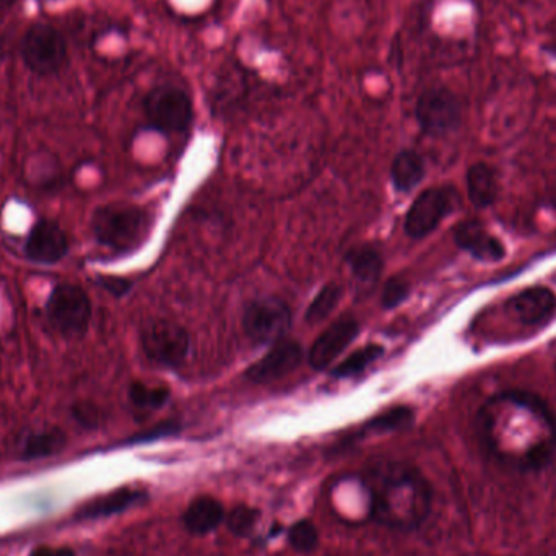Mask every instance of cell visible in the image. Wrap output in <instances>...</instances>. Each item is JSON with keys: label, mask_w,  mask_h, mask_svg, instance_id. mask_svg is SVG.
I'll list each match as a JSON object with an SVG mask.
<instances>
[{"label": "cell", "mask_w": 556, "mask_h": 556, "mask_svg": "<svg viewBox=\"0 0 556 556\" xmlns=\"http://www.w3.org/2000/svg\"><path fill=\"white\" fill-rule=\"evenodd\" d=\"M287 539L295 552L308 555L318 548L319 530L309 519H301L288 529Z\"/></svg>", "instance_id": "484cf974"}, {"label": "cell", "mask_w": 556, "mask_h": 556, "mask_svg": "<svg viewBox=\"0 0 556 556\" xmlns=\"http://www.w3.org/2000/svg\"><path fill=\"white\" fill-rule=\"evenodd\" d=\"M383 355L384 347H381V345H365V347H361L357 352H353L347 360L335 366L334 370H332V376L339 379L357 376V374L363 373L368 366L373 365L374 361H378L379 358L383 357Z\"/></svg>", "instance_id": "603a6c76"}, {"label": "cell", "mask_w": 556, "mask_h": 556, "mask_svg": "<svg viewBox=\"0 0 556 556\" xmlns=\"http://www.w3.org/2000/svg\"><path fill=\"white\" fill-rule=\"evenodd\" d=\"M459 196L449 186L430 187L413 200L405 217V233L413 239H423L438 228L439 223L456 209Z\"/></svg>", "instance_id": "30bf717a"}, {"label": "cell", "mask_w": 556, "mask_h": 556, "mask_svg": "<svg viewBox=\"0 0 556 556\" xmlns=\"http://www.w3.org/2000/svg\"><path fill=\"white\" fill-rule=\"evenodd\" d=\"M555 373H556V365H555Z\"/></svg>", "instance_id": "e575fe53"}, {"label": "cell", "mask_w": 556, "mask_h": 556, "mask_svg": "<svg viewBox=\"0 0 556 556\" xmlns=\"http://www.w3.org/2000/svg\"><path fill=\"white\" fill-rule=\"evenodd\" d=\"M292 311L278 298H261L244 309L243 329L257 345H274L287 337Z\"/></svg>", "instance_id": "52a82bcc"}, {"label": "cell", "mask_w": 556, "mask_h": 556, "mask_svg": "<svg viewBox=\"0 0 556 556\" xmlns=\"http://www.w3.org/2000/svg\"><path fill=\"white\" fill-rule=\"evenodd\" d=\"M261 519V511L248 504H238L226 513L225 522L236 537H249Z\"/></svg>", "instance_id": "4316f807"}, {"label": "cell", "mask_w": 556, "mask_h": 556, "mask_svg": "<svg viewBox=\"0 0 556 556\" xmlns=\"http://www.w3.org/2000/svg\"><path fill=\"white\" fill-rule=\"evenodd\" d=\"M46 318L54 331L66 339H80L92 322V300L80 285L57 283L44 306Z\"/></svg>", "instance_id": "277c9868"}, {"label": "cell", "mask_w": 556, "mask_h": 556, "mask_svg": "<svg viewBox=\"0 0 556 556\" xmlns=\"http://www.w3.org/2000/svg\"><path fill=\"white\" fill-rule=\"evenodd\" d=\"M303 361V348L295 340H280L261 360L249 366L246 378L251 383L270 384L295 371Z\"/></svg>", "instance_id": "7c38bea8"}, {"label": "cell", "mask_w": 556, "mask_h": 556, "mask_svg": "<svg viewBox=\"0 0 556 556\" xmlns=\"http://www.w3.org/2000/svg\"><path fill=\"white\" fill-rule=\"evenodd\" d=\"M225 517V508L217 498L202 495L189 503L181 519L189 534L207 535L222 526Z\"/></svg>", "instance_id": "e0dca14e"}, {"label": "cell", "mask_w": 556, "mask_h": 556, "mask_svg": "<svg viewBox=\"0 0 556 556\" xmlns=\"http://www.w3.org/2000/svg\"><path fill=\"white\" fill-rule=\"evenodd\" d=\"M360 324L357 319L340 318L319 335L309 350V365L314 370H326L357 339Z\"/></svg>", "instance_id": "5bb4252c"}, {"label": "cell", "mask_w": 556, "mask_h": 556, "mask_svg": "<svg viewBox=\"0 0 556 556\" xmlns=\"http://www.w3.org/2000/svg\"><path fill=\"white\" fill-rule=\"evenodd\" d=\"M98 283H100L101 288H105L106 292L118 296V298L127 295L132 288L131 280L122 277H100Z\"/></svg>", "instance_id": "4dcf8cb0"}, {"label": "cell", "mask_w": 556, "mask_h": 556, "mask_svg": "<svg viewBox=\"0 0 556 556\" xmlns=\"http://www.w3.org/2000/svg\"><path fill=\"white\" fill-rule=\"evenodd\" d=\"M140 340L148 360L163 368L183 365L191 347L189 332L170 319L150 322L142 331Z\"/></svg>", "instance_id": "ba28073f"}, {"label": "cell", "mask_w": 556, "mask_h": 556, "mask_svg": "<svg viewBox=\"0 0 556 556\" xmlns=\"http://www.w3.org/2000/svg\"><path fill=\"white\" fill-rule=\"evenodd\" d=\"M477 428L485 451L506 469L532 474L547 469L555 459V413L532 392L491 397L478 412Z\"/></svg>", "instance_id": "6da1fadb"}, {"label": "cell", "mask_w": 556, "mask_h": 556, "mask_svg": "<svg viewBox=\"0 0 556 556\" xmlns=\"http://www.w3.org/2000/svg\"><path fill=\"white\" fill-rule=\"evenodd\" d=\"M415 422V412L412 407L399 405L392 407L384 413H379L378 417L371 418L363 428V433H394V431L407 430Z\"/></svg>", "instance_id": "7402d4cb"}, {"label": "cell", "mask_w": 556, "mask_h": 556, "mask_svg": "<svg viewBox=\"0 0 556 556\" xmlns=\"http://www.w3.org/2000/svg\"><path fill=\"white\" fill-rule=\"evenodd\" d=\"M506 308L524 326L542 327L556 314V295L550 288L535 285L511 296Z\"/></svg>", "instance_id": "4fadbf2b"}, {"label": "cell", "mask_w": 556, "mask_h": 556, "mask_svg": "<svg viewBox=\"0 0 556 556\" xmlns=\"http://www.w3.org/2000/svg\"><path fill=\"white\" fill-rule=\"evenodd\" d=\"M370 517L387 529H418L433 508V487L425 475L402 461H379L366 470Z\"/></svg>", "instance_id": "7a4b0ae2"}, {"label": "cell", "mask_w": 556, "mask_h": 556, "mask_svg": "<svg viewBox=\"0 0 556 556\" xmlns=\"http://www.w3.org/2000/svg\"><path fill=\"white\" fill-rule=\"evenodd\" d=\"M72 417L85 428H95L100 423V410L93 404H77L72 407Z\"/></svg>", "instance_id": "f1b7e54d"}, {"label": "cell", "mask_w": 556, "mask_h": 556, "mask_svg": "<svg viewBox=\"0 0 556 556\" xmlns=\"http://www.w3.org/2000/svg\"><path fill=\"white\" fill-rule=\"evenodd\" d=\"M70 241L59 223L49 218H40L28 231L23 244V254L31 264L56 265L69 254Z\"/></svg>", "instance_id": "8fae6325"}, {"label": "cell", "mask_w": 556, "mask_h": 556, "mask_svg": "<svg viewBox=\"0 0 556 556\" xmlns=\"http://www.w3.org/2000/svg\"><path fill=\"white\" fill-rule=\"evenodd\" d=\"M18 0H0V12H5V10L12 9Z\"/></svg>", "instance_id": "d6a6232c"}, {"label": "cell", "mask_w": 556, "mask_h": 556, "mask_svg": "<svg viewBox=\"0 0 556 556\" xmlns=\"http://www.w3.org/2000/svg\"><path fill=\"white\" fill-rule=\"evenodd\" d=\"M90 228L100 246L118 254H129L147 241L150 218L137 205L111 202L93 212Z\"/></svg>", "instance_id": "3957f363"}, {"label": "cell", "mask_w": 556, "mask_h": 556, "mask_svg": "<svg viewBox=\"0 0 556 556\" xmlns=\"http://www.w3.org/2000/svg\"><path fill=\"white\" fill-rule=\"evenodd\" d=\"M67 435L61 428H44V430L31 431L23 439L20 448L22 461H40L46 457H53L66 448Z\"/></svg>", "instance_id": "d6986e66"}, {"label": "cell", "mask_w": 556, "mask_h": 556, "mask_svg": "<svg viewBox=\"0 0 556 556\" xmlns=\"http://www.w3.org/2000/svg\"><path fill=\"white\" fill-rule=\"evenodd\" d=\"M30 556H75V553L70 548L38 547Z\"/></svg>", "instance_id": "1f68e13d"}, {"label": "cell", "mask_w": 556, "mask_h": 556, "mask_svg": "<svg viewBox=\"0 0 556 556\" xmlns=\"http://www.w3.org/2000/svg\"><path fill=\"white\" fill-rule=\"evenodd\" d=\"M415 118L423 134L444 137L456 132L462 124V103L448 87H431L420 95Z\"/></svg>", "instance_id": "8992f818"}, {"label": "cell", "mask_w": 556, "mask_h": 556, "mask_svg": "<svg viewBox=\"0 0 556 556\" xmlns=\"http://www.w3.org/2000/svg\"><path fill=\"white\" fill-rule=\"evenodd\" d=\"M5 54V40L4 36L0 35V57Z\"/></svg>", "instance_id": "836d02e7"}, {"label": "cell", "mask_w": 556, "mask_h": 556, "mask_svg": "<svg viewBox=\"0 0 556 556\" xmlns=\"http://www.w3.org/2000/svg\"><path fill=\"white\" fill-rule=\"evenodd\" d=\"M144 111L148 124L165 134L186 131L194 119L191 98L173 85L153 88L145 98Z\"/></svg>", "instance_id": "5b68a950"}, {"label": "cell", "mask_w": 556, "mask_h": 556, "mask_svg": "<svg viewBox=\"0 0 556 556\" xmlns=\"http://www.w3.org/2000/svg\"><path fill=\"white\" fill-rule=\"evenodd\" d=\"M342 293H344V290L339 283L331 282L324 285L319 290L318 295L314 296V300L311 301V305L306 311V321L309 324H318V322L329 318V314L339 305Z\"/></svg>", "instance_id": "cb8c5ba5"}, {"label": "cell", "mask_w": 556, "mask_h": 556, "mask_svg": "<svg viewBox=\"0 0 556 556\" xmlns=\"http://www.w3.org/2000/svg\"><path fill=\"white\" fill-rule=\"evenodd\" d=\"M454 243L480 262H500L506 257V248L500 238L488 231L478 220H464L454 228Z\"/></svg>", "instance_id": "9a60e30c"}, {"label": "cell", "mask_w": 556, "mask_h": 556, "mask_svg": "<svg viewBox=\"0 0 556 556\" xmlns=\"http://www.w3.org/2000/svg\"><path fill=\"white\" fill-rule=\"evenodd\" d=\"M178 430L179 426L176 425V423H161V425L155 426L152 430L144 431V433H139V435L129 439L127 444L148 443V441H153V439L165 438V436L174 435V433Z\"/></svg>", "instance_id": "f546056e"}, {"label": "cell", "mask_w": 556, "mask_h": 556, "mask_svg": "<svg viewBox=\"0 0 556 556\" xmlns=\"http://www.w3.org/2000/svg\"><path fill=\"white\" fill-rule=\"evenodd\" d=\"M467 196L477 209H487L498 199V176L487 163L478 161L470 166L465 176Z\"/></svg>", "instance_id": "ac0fdd59"}, {"label": "cell", "mask_w": 556, "mask_h": 556, "mask_svg": "<svg viewBox=\"0 0 556 556\" xmlns=\"http://www.w3.org/2000/svg\"><path fill=\"white\" fill-rule=\"evenodd\" d=\"M147 500V493L135 488H119V490L111 491L108 495L100 496L96 500L85 504L79 509V513L75 514L77 521H95L101 517L114 516L121 514L127 509L134 508L137 504H142Z\"/></svg>", "instance_id": "2e32d148"}, {"label": "cell", "mask_w": 556, "mask_h": 556, "mask_svg": "<svg viewBox=\"0 0 556 556\" xmlns=\"http://www.w3.org/2000/svg\"><path fill=\"white\" fill-rule=\"evenodd\" d=\"M170 399V389L165 386H148L132 383L129 386V402L137 410H158Z\"/></svg>", "instance_id": "d4e9b609"}, {"label": "cell", "mask_w": 556, "mask_h": 556, "mask_svg": "<svg viewBox=\"0 0 556 556\" xmlns=\"http://www.w3.org/2000/svg\"><path fill=\"white\" fill-rule=\"evenodd\" d=\"M23 62L36 75H51L64 66L67 44L61 33L46 23H36L22 40Z\"/></svg>", "instance_id": "9c48e42d"}, {"label": "cell", "mask_w": 556, "mask_h": 556, "mask_svg": "<svg viewBox=\"0 0 556 556\" xmlns=\"http://www.w3.org/2000/svg\"><path fill=\"white\" fill-rule=\"evenodd\" d=\"M348 267L357 282L374 285L383 274V257L370 244L357 246L345 257Z\"/></svg>", "instance_id": "44dd1931"}, {"label": "cell", "mask_w": 556, "mask_h": 556, "mask_svg": "<svg viewBox=\"0 0 556 556\" xmlns=\"http://www.w3.org/2000/svg\"><path fill=\"white\" fill-rule=\"evenodd\" d=\"M426 174L425 160L415 150H402L392 161L391 178L399 192H410L422 183Z\"/></svg>", "instance_id": "ffe728a7"}, {"label": "cell", "mask_w": 556, "mask_h": 556, "mask_svg": "<svg viewBox=\"0 0 556 556\" xmlns=\"http://www.w3.org/2000/svg\"><path fill=\"white\" fill-rule=\"evenodd\" d=\"M410 295V285L405 278L392 277L387 280L383 288V296H381V303L384 308L394 309L402 305L407 296Z\"/></svg>", "instance_id": "83f0119b"}]
</instances>
